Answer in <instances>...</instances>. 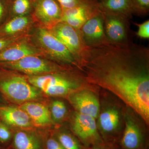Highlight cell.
<instances>
[{"label":"cell","instance_id":"cell-1","mask_svg":"<svg viewBox=\"0 0 149 149\" xmlns=\"http://www.w3.org/2000/svg\"><path fill=\"white\" fill-rule=\"evenodd\" d=\"M80 67L87 83L113 93L149 122L148 48L133 43L87 47Z\"/></svg>","mask_w":149,"mask_h":149},{"label":"cell","instance_id":"cell-2","mask_svg":"<svg viewBox=\"0 0 149 149\" xmlns=\"http://www.w3.org/2000/svg\"><path fill=\"white\" fill-rule=\"evenodd\" d=\"M68 69L48 74L27 75L26 77L30 84L47 95H69L78 91L87 81L84 75L69 72Z\"/></svg>","mask_w":149,"mask_h":149},{"label":"cell","instance_id":"cell-3","mask_svg":"<svg viewBox=\"0 0 149 149\" xmlns=\"http://www.w3.org/2000/svg\"><path fill=\"white\" fill-rule=\"evenodd\" d=\"M31 38L35 45L52 60L68 68H75L81 70L74 56L50 30L38 26Z\"/></svg>","mask_w":149,"mask_h":149},{"label":"cell","instance_id":"cell-4","mask_svg":"<svg viewBox=\"0 0 149 149\" xmlns=\"http://www.w3.org/2000/svg\"><path fill=\"white\" fill-rule=\"evenodd\" d=\"M3 73L0 75V91L10 100L22 104L41 98L42 92L26 77L14 72Z\"/></svg>","mask_w":149,"mask_h":149},{"label":"cell","instance_id":"cell-5","mask_svg":"<svg viewBox=\"0 0 149 149\" xmlns=\"http://www.w3.org/2000/svg\"><path fill=\"white\" fill-rule=\"evenodd\" d=\"M0 67L27 75L48 74L68 69L50 59L37 56H29L16 61L0 63Z\"/></svg>","mask_w":149,"mask_h":149},{"label":"cell","instance_id":"cell-6","mask_svg":"<svg viewBox=\"0 0 149 149\" xmlns=\"http://www.w3.org/2000/svg\"><path fill=\"white\" fill-rule=\"evenodd\" d=\"M102 12L105 33L109 42L116 45L133 43L130 18L120 14Z\"/></svg>","mask_w":149,"mask_h":149},{"label":"cell","instance_id":"cell-7","mask_svg":"<svg viewBox=\"0 0 149 149\" xmlns=\"http://www.w3.org/2000/svg\"><path fill=\"white\" fill-rule=\"evenodd\" d=\"M50 30L67 48L80 66L81 56L87 46L84 44L79 29L60 22Z\"/></svg>","mask_w":149,"mask_h":149},{"label":"cell","instance_id":"cell-8","mask_svg":"<svg viewBox=\"0 0 149 149\" xmlns=\"http://www.w3.org/2000/svg\"><path fill=\"white\" fill-rule=\"evenodd\" d=\"M72 129L75 135L87 148L103 143L98 132L95 118L91 116L76 113L72 120Z\"/></svg>","mask_w":149,"mask_h":149},{"label":"cell","instance_id":"cell-9","mask_svg":"<svg viewBox=\"0 0 149 149\" xmlns=\"http://www.w3.org/2000/svg\"><path fill=\"white\" fill-rule=\"evenodd\" d=\"M62 12L61 6L56 0H37L33 19L38 26L50 30L60 22Z\"/></svg>","mask_w":149,"mask_h":149},{"label":"cell","instance_id":"cell-10","mask_svg":"<svg viewBox=\"0 0 149 149\" xmlns=\"http://www.w3.org/2000/svg\"><path fill=\"white\" fill-rule=\"evenodd\" d=\"M79 30L84 44L87 47L109 43L105 33L104 15L102 11L86 21Z\"/></svg>","mask_w":149,"mask_h":149},{"label":"cell","instance_id":"cell-11","mask_svg":"<svg viewBox=\"0 0 149 149\" xmlns=\"http://www.w3.org/2000/svg\"><path fill=\"white\" fill-rule=\"evenodd\" d=\"M33 55L47 57L45 52L32 42L31 36L0 52V63L16 61L27 56Z\"/></svg>","mask_w":149,"mask_h":149},{"label":"cell","instance_id":"cell-12","mask_svg":"<svg viewBox=\"0 0 149 149\" xmlns=\"http://www.w3.org/2000/svg\"><path fill=\"white\" fill-rule=\"evenodd\" d=\"M70 103L78 113L97 118L100 114V105L97 98L88 90H78L68 95Z\"/></svg>","mask_w":149,"mask_h":149},{"label":"cell","instance_id":"cell-13","mask_svg":"<svg viewBox=\"0 0 149 149\" xmlns=\"http://www.w3.org/2000/svg\"><path fill=\"white\" fill-rule=\"evenodd\" d=\"M0 121L15 128L28 129L33 123L28 115L20 108L10 106L0 107Z\"/></svg>","mask_w":149,"mask_h":149},{"label":"cell","instance_id":"cell-14","mask_svg":"<svg viewBox=\"0 0 149 149\" xmlns=\"http://www.w3.org/2000/svg\"><path fill=\"white\" fill-rule=\"evenodd\" d=\"M33 21L27 16H15L0 26V37H10L29 34Z\"/></svg>","mask_w":149,"mask_h":149},{"label":"cell","instance_id":"cell-15","mask_svg":"<svg viewBox=\"0 0 149 149\" xmlns=\"http://www.w3.org/2000/svg\"><path fill=\"white\" fill-rule=\"evenodd\" d=\"M28 115L33 124L44 127L50 124L52 116L50 111L43 104L35 101L26 102L19 107Z\"/></svg>","mask_w":149,"mask_h":149},{"label":"cell","instance_id":"cell-16","mask_svg":"<svg viewBox=\"0 0 149 149\" xmlns=\"http://www.w3.org/2000/svg\"><path fill=\"white\" fill-rule=\"evenodd\" d=\"M143 142V136L139 126L133 119L126 118L125 130L121 141L123 148L140 149Z\"/></svg>","mask_w":149,"mask_h":149},{"label":"cell","instance_id":"cell-17","mask_svg":"<svg viewBox=\"0 0 149 149\" xmlns=\"http://www.w3.org/2000/svg\"><path fill=\"white\" fill-rule=\"evenodd\" d=\"M101 11L98 3L88 1L75 7L63 10L61 19L74 18L85 23Z\"/></svg>","mask_w":149,"mask_h":149},{"label":"cell","instance_id":"cell-18","mask_svg":"<svg viewBox=\"0 0 149 149\" xmlns=\"http://www.w3.org/2000/svg\"><path fill=\"white\" fill-rule=\"evenodd\" d=\"M98 5L102 12L120 14L130 19L133 14L131 0H102Z\"/></svg>","mask_w":149,"mask_h":149},{"label":"cell","instance_id":"cell-19","mask_svg":"<svg viewBox=\"0 0 149 149\" xmlns=\"http://www.w3.org/2000/svg\"><path fill=\"white\" fill-rule=\"evenodd\" d=\"M99 116L100 128L104 134H111L117 129L120 122V114L116 109H107Z\"/></svg>","mask_w":149,"mask_h":149},{"label":"cell","instance_id":"cell-20","mask_svg":"<svg viewBox=\"0 0 149 149\" xmlns=\"http://www.w3.org/2000/svg\"><path fill=\"white\" fill-rule=\"evenodd\" d=\"M13 144L15 149H42L41 141L37 136L22 130L15 134Z\"/></svg>","mask_w":149,"mask_h":149},{"label":"cell","instance_id":"cell-21","mask_svg":"<svg viewBox=\"0 0 149 149\" xmlns=\"http://www.w3.org/2000/svg\"><path fill=\"white\" fill-rule=\"evenodd\" d=\"M57 139L65 149H82L77 139L67 132L59 133Z\"/></svg>","mask_w":149,"mask_h":149},{"label":"cell","instance_id":"cell-22","mask_svg":"<svg viewBox=\"0 0 149 149\" xmlns=\"http://www.w3.org/2000/svg\"><path fill=\"white\" fill-rule=\"evenodd\" d=\"M66 106L61 101H54L51 105V115L52 118L56 121L62 120L66 114Z\"/></svg>","mask_w":149,"mask_h":149},{"label":"cell","instance_id":"cell-23","mask_svg":"<svg viewBox=\"0 0 149 149\" xmlns=\"http://www.w3.org/2000/svg\"><path fill=\"white\" fill-rule=\"evenodd\" d=\"M30 0H14L12 5V11L16 16L25 15L30 10Z\"/></svg>","mask_w":149,"mask_h":149},{"label":"cell","instance_id":"cell-24","mask_svg":"<svg viewBox=\"0 0 149 149\" xmlns=\"http://www.w3.org/2000/svg\"><path fill=\"white\" fill-rule=\"evenodd\" d=\"M133 14L145 15L149 13V0H131Z\"/></svg>","mask_w":149,"mask_h":149},{"label":"cell","instance_id":"cell-25","mask_svg":"<svg viewBox=\"0 0 149 149\" xmlns=\"http://www.w3.org/2000/svg\"><path fill=\"white\" fill-rule=\"evenodd\" d=\"M30 37L31 35L29 34L15 37H0V52L15 43Z\"/></svg>","mask_w":149,"mask_h":149},{"label":"cell","instance_id":"cell-26","mask_svg":"<svg viewBox=\"0 0 149 149\" xmlns=\"http://www.w3.org/2000/svg\"><path fill=\"white\" fill-rule=\"evenodd\" d=\"M61 6L62 10L75 7L88 1L89 0H56Z\"/></svg>","mask_w":149,"mask_h":149},{"label":"cell","instance_id":"cell-27","mask_svg":"<svg viewBox=\"0 0 149 149\" xmlns=\"http://www.w3.org/2000/svg\"><path fill=\"white\" fill-rule=\"evenodd\" d=\"M136 24L138 27V30L136 33L137 36L141 39H148L149 20H147L141 24L136 23Z\"/></svg>","mask_w":149,"mask_h":149},{"label":"cell","instance_id":"cell-28","mask_svg":"<svg viewBox=\"0 0 149 149\" xmlns=\"http://www.w3.org/2000/svg\"><path fill=\"white\" fill-rule=\"evenodd\" d=\"M12 134L7 125L0 121V141L5 143L10 140Z\"/></svg>","mask_w":149,"mask_h":149},{"label":"cell","instance_id":"cell-29","mask_svg":"<svg viewBox=\"0 0 149 149\" xmlns=\"http://www.w3.org/2000/svg\"><path fill=\"white\" fill-rule=\"evenodd\" d=\"M46 149H65L57 139L49 138L46 142Z\"/></svg>","mask_w":149,"mask_h":149},{"label":"cell","instance_id":"cell-30","mask_svg":"<svg viewBox=\"0 0 149 149\" xmlns=\"http://www.w3.org/2000/svg\"><path fill=\"white\" fill-rule=\"evenodd\" d=\"M110 146L109 145L102 143H101L97 144L91 147V149H111Z\"/></svg>","mask_w":149,"mask_h":149},{"label":"cell","instance_id":"cell-31","mask_svg":"<svg viewBox=\"0 0 149 149\" xmlns=\"http://www.w3.org/2000/svg\"><path fill=\"white\" fill-rule=\"evenodd\" d=\"M3 12V8L1 3L0 2V21L1 20L2 18Z\"/></svg>","mask_w":149,"mask_h":149},{"label":"cell","instance_id":"cell-32","mask_svg":"<svg viewBox=\"0 0 149 149\" xmlns=\"http://www.w3.org/2000/svg\"><path fill=\"white\" fill-rule=\"evenodd\" d=\"M89 1L97 3H100L102 0H89Z\"/></svg>","mask_w":149,"mask_h":149},{"label":"cell","instance_id":"cell-33","mask_svg":"<svg viewBox=\"0 0 149 149\" xmlns=\"http://www.w3.org/2000/svg\"><path fill=\"white\" fill-rule=\"evenodd\" d=\"M1 99L0 98V103H1Z\"/></svg>","mask_w":149,"mask_h":149},{"label":"cell","instance_id":"cell-34","mask_svg":"<svg viewBox=\"0 0 149 149\" xmlns=\"http://www.w3.org/2000/svg\"></svg>","mask_w":149,"mask_h":149}]
</instances>
